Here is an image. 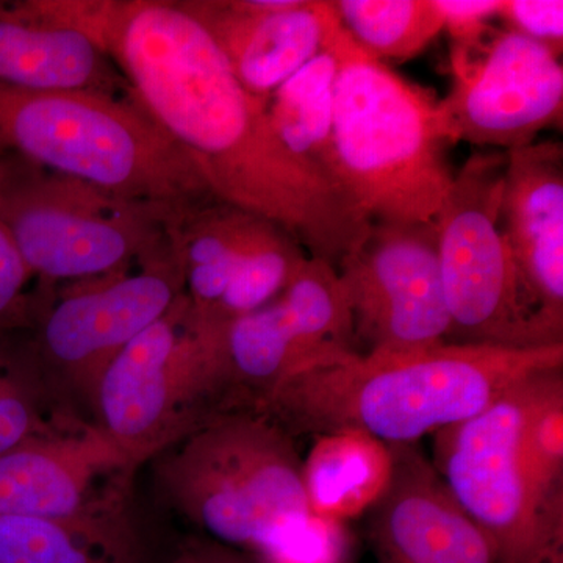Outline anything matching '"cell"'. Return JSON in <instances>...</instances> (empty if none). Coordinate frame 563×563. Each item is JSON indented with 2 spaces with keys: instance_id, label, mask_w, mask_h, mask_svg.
<instances>
[{
  "instance_id": "cell-26",
  "label": "cell",
  "mask_w": 563,
  "mask_h": 563,
  "mask_svg": "<svg viewBox=\"0 0 563 563\" xmlns=\"http://www.w3.org/2000/svg\"><path fill=\"white\" fill-rule=\"evenodd\" d=\"M257 558L263 563H355V537L350 525L310 514Z\"/></svg>"
},
{
  "instance_id": "cell-13",
  "label": "cell",
  "mask_w": 563,
  "mask_h": 563,
  "mask_svg": "<svg viewBox=\"0 0 563 563\" xmlns=\"http://www.w3.org/2000/svg\"><path fill=\"white\" fill-rule=\"evenodd\" d=\"M454 84L439 101L448 143L499 152L536 143L561 124V54L512 31L492 29L474 46H453Z\"/></svg>"
},
{
  "instance_id": "cell-27",
  "label": "cell",
  "mask_w": 563,
  "mask_h": 563,
  "mask_svg": "<svg viewBox=\"0 0 563 563\" xmlns=\"http://www.w3.org/2000/svg\"><path fill=\"white\" fill-rule=\"evenodd\" d=\"M35 279L0 222V332L32 331L46 295V285L31 290Z\"/></svg>"
},
{
  "instance_id": "cell-10",
  "label": "cell",
  "mask_w": 563,
  "mask_h": 563,
  "mask_svg": "<svg viewBox=\"0 0 563 563\" xmlns=\"http://www.w3.org/2000/svg\"><path fill=\"white\" fill-rule=\"evenodd\" d=\"M184 292L172 243L118 272L52 287L31 332L55 384L88 407L111 361L154 324Z\"/></svg>"
},
{
  "instance_id": "cell-15",
  "label": "cell",
  "mask_w": 563,
  "mask_h": 563,
  "mask_svg": "<svg viewBox=\"0 0 563 563\" xmlns=\"http://www.w3.org/2000/svg\"><path fill=\"white\" fill-rule=\"evenodd\" d=\"M499 222L526 302L550 344H563V147L506 152Z\"/></svg>"
},
{
  "instance_id": "cell-30",
  "label": "cell",
  "mask_w": 563,
  "mask_h": 563,
  "mask_svg": "<svg viewBox=\"0 0 563 563\" xmlns=\"http://www.w3.org/2000/svg\"><path fill=\"white\" fill-rule=\"evenodd\" d=\"M161 563H263L257 555L236 550L202 536L185 539L165 562Z\"/></svg>"
},
{
  "instance_id": "cell-5",
  "label": "cell",
  "mask_w": 563,
  "mask_h": 563,
  "mask_svg": "<svg viewBox=\"0 0 563 563\" xmlns=\"http://www.w3.org/2000/svg\"><path fill=\"white\" fill-rule=\"evenodd\" d=\"M0 150L132 201L180 209L217 199L132 96L0 84Z\"/></svg>"
},
{
  "instance_id": "cell-24",
  "label": "cell",
  "mask_w": 563,
  "mask_h": 563,
  "mask_svg": "<svg viewBox=\"0 0 563 563\" xmlns=\"http://www.w3.org/2000/svg\"><path fill=\"white\" fill-rule=\"evenodd\" d=\"M332 7L351 38L384 63L417 57L444 29L435 0H336Z\"/></svg>"
},
{
  "instance_id": "cell-23",
  "label": "cell",
  "mask_w": 563,
  "mask_h": 563,
  "mask_svg": "<svg viewBox=\"0 0 563 563\" xmlns=\"http://www.w3.org/2000/svg\"><path fill=\"white\" fill-rule=\"evenodd\" d=\"M335 76V52L325 36L324 46L312 60L273 92L268 99V113L285 150L307 169L347 196L333 143Z\"/></svg>"
},
{
  "instance_id": "cell-31",
  "label": "cell",
  "mask_w": 563,
  "mask_h": 563,
  "mask_svg": "<svg viewBox=\"0 0 563 563\" xmlns=\"http://www.w3.org/2000/svg\"><path fill=\"white\" fill-rule=\"evenodd\" d=\"M10 152L0 150V176H2L3 169H5L7 162H9Z\"/></svg>"
},
{
  "instance_id": "cell-28",
  "label": "cell",
  "mask_w": 563,
  "mask_h": 563,
  "mask_svg": "<svg viewBox=\"0 0 563 563\" xmlns=\"http://www.w3.org/2000/svg\"><path fill=\"white\" fill-rule=\"evenodd\" d=\"M498 18L506 22L507 31L521 33L562 54V0H501Z\"/></svg>"
},
{
  "instance_id": "cell-17",
  "label": "cell",
  "mask_w": 563,
  "mask_h": 563,
  "mask_svg": "<svg viewBox=\"0 0 563 563\" xmlns=\"http://www.w3.org/2000/svg\"><path fill=\"white\" fill-rule=\"evenodd\" d=\"M206 29L240 84L257 98L295 76L324 46L332 2L180 0Z\"/></svg>"
},
{
  "instance_id": "cell-25",
  "label": "cell",
  "mask_w": 563,
  "mask_h": 563,
  "mask_svg": "<svg viewBox=\"0 0 563 563\" xmlns=\"http://www.w3.org/2000/svg\"><path fill=\"white\" fill-rule=\"evenodd\" d=\"M521 454L540 507H563V369L537 380L525 418Z\"/></svg>"
},
{
  "instance_id": "cell-1",
  "label": "cell",
  "mask_w": 563,
  "mask_h": 563,
  "mask_svg": "<svg viewBox=\"0 0 563 563\" xmlns=\"http://www.w3.org/2000/svg\"><path fill=\"white\" fill-rule=\"evenodd\" d=\"M73 27L113 62L133 102L187 155L211 195L261 214L339 265L372 221L307 169L180 0H79Z\"/></svg>"
},
{
  "instance_id": "cell-19",
  "label": "cell",
  "mask_w": 563,
  "mask_h": 563,
  "mask_svg": "<svg viewBox=\"0 0 563 563\" xmlns=\"http://www.w3.org/2000/svg\"><path fill=\"white\" fill-rule=\"evenodd\" d=\"M0 84L35 91L131 96L113 62L91 40L0 0Z\"/></svg>"
},
{
  "instance_id": "cell-12",
  "label": "cell",
  "mask_w": 563,
  "mask_h": 563,
  "mask_svg": "<svg viewBox=\"0 0 563 563\" xmlns=\"http://www.w3.org/2000/svg\"><path fill=\"white\" fill-rule=\"evenodd\" d=\"M335 269L358 352H409L450 343L433 220L373 221Z\"/></svg>"
},
{
  "instance_id": "cell-21",
  "label": "cell",
  "mask_w": 563,
  "mask_h": 563,
  "mask_svg": "<svg viewBox=\"0 0 563 563\" xmlns=\"http://www.w3.org/2000/svg\"><path fill=\"white\" fill-rule=\"evenodd\" d=\"M302 459V483L310 512L350 525L365 517L390 485L391 444L355 429L314 437Z\"/></svg>"
},
{
  "instance_id": "cell-16",
  "label": "cell",
  "mask_w": 563,
  "mask_h": 563,
  "mask_svg": "<svg viewBox=\"0 0 563 563\" xmlns=\"http://www.w3.org/2000/svg\"><path fill=\"white\" fill-rule=\"evenodd\" d=\"M387 492L365 515L374 563H495L488 537L455 503L418 444H391Z\"/></svg>"
},
{
  "instance_id": "cell-9",
  "label": "cell",
  "mask_w": 563,
  "mask_h": 563,
  "mask_svg": "<svg viewBox=\"0 0 563 563\" xmlns=\"http://www.w3.org/2000/svg\"><path fill=\"white\" fill-rule=\"evenodd\" d=\"M540 376L433 433V468L490 540L495 563H539L563 551V507H540L521 454L525 418Z\"/></svg>"
},
{
  "instance_id": "cell-20",
  "label": "cell",
  "mask_w": 563,
  "mask_h": 563,
  "mask_svg": "<svg viewBox=\"0 0 563 563\" xmlns=\"http://www.w3.org/2000/svg\"><path fill=\"white\" fill-rule=\"evenodd\" d=\"M0 563H152L131 488L65 517L0 518Z\"/></svg>"
},
{
  "instance_id": "cell-4",
  "label": "cell",
  "mask_w": 563,
  "mask_h": 563,
  "mask_svg": "<svg viewBox=\"0 0 563 563\" xmlns=\"http://www.w3.org/2000/svg\"><path fill=\"white\" fill-rule=\"evenodd\" d=\"M333 143L344 191L369 221L435 218L454 172L431 91L362 49L333 10Z\"/></svg>"
},
{
  "instance_id": "cell-2",
  "label": "cell",
  "mask_w": 563,
  "mask_h": 563,
  "mask_svg": "<svg viewBox=\"0 0 563 563\" xmlns=\"http://www.w3.org/2000/svg\"><path fill=\"white\" fill-rule=\"evenodd\" d=\"M555 369H563V344L340 352L296 369L251 407L292 437L355 429L387 444H417Z\"/></svg>"
},
{
  "instance_id": "cell-7",
  "label": "cell",
  "mask_w": 563,
  "mask_h": 563,
  "mask_svg": "<svg viewBox=\"0 0 563 563\" xmlns=\"http://www.w3.org/2000/svg\"><path fill=\"white\" fill-rule=\"evenodd\" d=\"M225 409L214 328L196 320L185 292L111 361L91 422L139 470L166 444Z\"/></svg>"
},
{
  "instance_id": "cell-18",
  "label": "cell",
  "mask_w": 563,
  "mask_h": 563,
  "mask_svg": "<svg viewBox=\"0 0 563 563\" xmlns=\"http://www.w3.org/2000/svg\"><path fill=\"white\" fill-rule=\"evenodd\" d=\"M133 468L95 424L0 454V518L65 517L132 487Z\"/></svg>"
},
{
  "instance_id": "cell-29",
  "label": "cell",
  "mask_w": 563,
  "mask_h": 563,
  "mask_svg": "<svg viewBox=\"0 0 563 563\" xmlns=\"http://www.w3.org/2000/svg\"><path fill=\"white\" fill-rule=\"evenodd\" d=\"M453 46H474L492 31L501 0H435Z\"/></svg>"
},
{
  "instance_id": "cell-8",
  "label": "cell",
  "mask_w": 563,
  "mask_h": 563,
  "mask_svg": "<svg viewBox=\"0 0 563 563\" xmlns=\"http://www.w3.org/2000/svg\"><path fill=\"white\" fill-rule=\"evenodd\" d=\"M506 152L474 154L454 173L433 218L450 343L555 346L526 302L499 222Z\"/></svg>"
},
{
  "instance_id": "cell-22",
  "label": "cell",
  "mask_w": 563,
  "mask_h": 563,
  "mask_svg": "<svg viewBox=\"0 0 563 563\" xmlns=\"http://www.w3.org/2000/svg\"><path fill=\"white\" fill-rule=\"evenodd\" d=\"M90 426L44 368L31 332H0V454Z\"/></svg>"
},
{
  "instance_id": "cell-3",
  "label": "cell",
  "mask_w": 563,
  "mask_h": 563,
  "mask_svg": "<svg viewBox=\"0 0 563 563\" xmlns=\"http://www.w3.org/2000/svg\"><path fill=\"white\" fill-rule=\"evenodd\" d=\"M295 439L255 407L217 410L146 462L152 487L199 536L262 555L312 514Z\"/></svg>"
},
{
  "instance_id": "cell-6",
  "label": "cell",
  "mask_w": 563,
  "mask_h": 563,
  "mask_svg": "<svg viewBox=\"0 0 563 563\" xmlns=\"http://www.w3.org/2000/svg\"><path fill=\"white\" fill-rule=\"evenodd\" d=\"M176 210L121 198L14 154L0 176V222L35 279L49 287L157 254L169 243Z\"/></svg>"
},
{
  "instance_id": "cell-14",
  "label": "cell",
  "mask_w": 563,
  "mask_h": 563,
  "mask_svg": "<svg viewBox=\"0 0 563 563\" xmlns=\"http://www.w3.org/2000/svg\"><path fill=\"white\" fill-rule=\"evenodd\" d=\"M225 407H251L307 363L357 351L335 266L309 257L268 306L214 328Z\"/></svg>"
},
{
  "instance_id": "cell-11",
  "label": "cell",
  "mask_w": 563,
  "mask_h": 563,
  "mask_svg": "<svg viewBox=\"0 0 563 563\" xmlns=\"http://www.w3.org/2000/svg\"><path fill=\"white\" fill-rule=\"evenodd\" d=\"M168 239L192 313L211 328L279 298L310 257L282 225L218 199L174 211Z\"/></svg>"
}]
</instances>
